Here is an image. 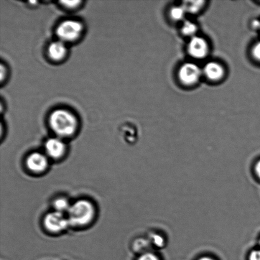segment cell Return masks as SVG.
Returning <instances> with one entry per match:
<instances>
[{
    "label": "cell",
    "instance_id": "cell-1",
    "mask_svg": "<svg viewBox=\"0 0 260 260\" xmlns=\"http://www.w3.org/2000/svg\"><path fill=\"white\" fill-rule=\"evenodd\" d=\"M51 128L60 137H70L78 129V121L75 114L65 109H57L50 116Z\"/></svg>",
    "mask_w": 260,
    "mask_h": 260
},
{
    "label": "cell",
    "instance_id": "cell-2",
    "mask_svg": "<svg viewBox=\"0 0 260 260\" xmlns=\"http://www.w3.org/2000/svg\"><path fill=\"white\" fill-rule=\"evenodd\" d=\"M94 215L95 208L93 204L87 200H82L76 201L71 206L67 216L70 225L80 226L90 223Z\"/></svg>",
    "mask_w": 260,
    "mask_h": 260
},
{
    "label": "cell",
    "instance_id": "cell-3",
    "mask_svg": "<svg viewBox=\"0 0 260 260\" xmlns=\"http://www.w3.org/2000/svg\"><path fill=\"white\" fill-rule=\"evenodd\" d=\"M83 30V25L80 22L68 20L58 25L56 32L61 42L70 43L78 40L82 35Z\"/></svg>",
    "mask_w": 260,
    "mask_h": 260
},
{
    "label": "cell",
    "instance_id": "cell-4",
    "mask_svg": "<svg viewBox=\"0 0 260 260\" xmlns=\"http://www.w3.org/2000/svg\"><path fill=\"white\" fill-rule=\"evenodd\" d=\"M202 71L198 65L193 63H185L178 71V78L181 82L187 86L196 85L200 80Z\"/></svg>",
    "mask_w": 260,
    "mask_h": 260
},
{
    "label": "cell",
    "instance_id": "cell-5",
    "mask_svg": "<svg viewBox=\"0 0 260 260\" xmlns=\"http://www.w3.org/2000/svg\"><path fill=\"white\" fill-rule=\"evenodd\" d=\"M44 225L48 231L57 233L65 230L70 224L68 216H66L63 213L55 211L47 214L45 216Z\"/></svg>",
    "mask_w": 260,
    "mask_h": 260
},
{
    "label": "cell",
    "instance_id": "cell-6",
    "mask_svg": "<svg viewBox=\"0 0 260 260\" xmlns=\"http://www.w3.org/2000/svg\"><path fill=\"white\" fill-rule=\"evenodd\" d=\"M188 52L193 58L202 59L209 53V45L205 38L196 36L190 38L188 44Z\"/></svg>",
    "mask_w": 260,
    "mask_h": 260
},
{
    "label": "cell",
    "instance_id": "cell-7",
    "mask_svg": "<svg viewBox=\"0 0 260 260\" xmlns=\"http://www.w3.org/2000/svg\"><path fill=\"white\" fill-rule=\"evenodd\" d=\"M26 165L32 172L40 173L45 172L48 167V158L40 152H34L27 157Z\"/></svg>",
    "mask_w": 260,
    "mask_h": 260
},
{
    "label": "cell",
    "instance_id": "cell-8",
    "mask_svg": "<svg viewBox=\"0 0 260 260\" xmlns=\"http://www.w3.org/2000/svg\"><path fill=\"white\" fill-rule=\"evenodd\" d=\"M45 148L48 156L53 159H58L63 156L66 150L65 143L58 138L48 139L45 143Z\"/></svg>",
    "mask_w": 260,
    "mask_h": 260
},
{
    "label": "cell",
    "instance_id": "cell-9",
    "mask_svg": "<svg viewBox=\"0 0 260 260\" xmlns=\"http://www.w3.org/2000/svg\"><path fill=\"white\" fill-rule=\"evenodd\" d=\"M203 72L209 80L212 81H220L225 75V70L223 66L216 62L206 63Z\"/></svg>",
    "mask_w": 260,
    "mask_h": 260
},
{
    "label": "cell",
    "instance_id": "cell-10",
    "mask_svg": "<svg viewBox=\"0 0 260 260\" xmlns=\"http://www.w3.org/2000/svg\"><path fill=\"white\" fill-rule=\"evenodd\" d=\"M68 49L65 43L58 41L50 44L48 48V54L51 60L55 62L64 59L67 55Z\"/></svg>",
    "mask_w": 260,
    "mask_h": 260
},
{
    "label": "cell",
    "instance_id": "cell-11",
    "mask_svg": "<svg viewBox=\"0 0 260 260\" xmlns=\"http://www.w3.org/2000/svg\"><path fill=\"white\" fill-rule=\"evenodd\" d=\"M205 2L203 1H187L183 3L182 6L186 12L194 14L203 9Z\"/></svg>",
    "mask_w": 260,
    "mask_h": 260
},
{
    "label": "cell",
    "instance_id": "cell-12",
    "mask_svg": "<svg viewBox=\"0 0 260 260\" xmlns=\"http://www.w3.org/2000/svg\"><path fill=\"white\" fill-rule=\"evenodd\" d=\"M198 27L197 25L190 20H185L183 22L181 30L182 34L188 37H194L197 33Z\"/></svg>",
    "mask_w": 260,
    "mask_h": 260
},
{
    "label": "cell",
    "instance_id": "cell-13",
    "mask_svg": "<svg viewBox=\"0 0 260 260\" xmlns=\"http://www.w3.org/2000/svg\"><path fill=\"white\" fill-rule=\"evenodd\" d=\"M71 206V205H70L68 200L63 198H58L53 202V206H54L55 211L63 214L68 212Z\"/></svg>",
    "mask_w": 260,
    "mask_h": 260
},
{
    "label": "cell",
    "instance_id": "cell-14",
    "mask_svg": "<svg viewBox=\"0 0 260 260\" xmlns=\"http://www.w3.org/2000/svg\"><path fill=\"white\" fill-rule=\"evenodd\" d=\"M186 14L187 12L182 5L172 8L170 13V17L175 21H180L184 19Z\"/></svg>",
    "mask_w": 260,
    "mask_h": 260
},
{
    "label": "cell",
    "instance_id": "cell-15",
    "mask_svg": "<svg viewBox=\"0 0 260 260\" xmlns=\"http://www.w3.org/2000/svg\"><path fill=\"white\" fill-rule=\"evenodd\" d=\"M81 3V2L80 1H63L61 2L60 4H62L63 6L68 8V9H73L77 7Z\"/></svg>",
    "mask_w": 260,
    "mask_h": 260
},
{
    "label": "cell",
    "instance_id": "cell-16",
    "mask_svg": "<svg viewBox=\"0 0 260 260\" xmlns=\"http://www.w3.org/2000/svg\"><path fill=\"white\" fill-rule=\"evenodd\" d=\"M252 53L254 58L260 62V42L254 45Z\"/></svg>",
    "mask_w": 260,
    "mask_h": 260
},
{
    "label": "cell",
    "instance_id": "cell-17",
    "mask_svg": "<svg viewBox=\"0 0 260 260\" xmlns=\"http://www.w3.org/2000/svg\"><path fill=\"white\" fill-rule=\"evenodd\" d=\"M138 260H159L157 258L156 256L151 253H146L143 254L140 257Z\"/></svg>",
    "mask_w": 260,
    "mask_h": 260
},
{
    "label": "cell",
    "instance_id": "cell-18",
    "mask_svg": "<svg viewBox=\"0 0 260 260\" xmlns=\"http://www.w3.org/2000/svg\"><path fill=\"white\" fill-rule=\"evenodd\" d=\"M249 260H260V250L252 251L249 256Z\"/></svg>",
    "mask_w": 260,
    "mask_h": 260
},
{
    "label": "cell",
    "instance_id": "cell-19",
    "mask_svg": "<svg viewBox=\"0 0 260 260\" xmlns=\"http://www.w3.org/2000/svg\"><path fill=\"white\" fill-rule=\"evenodd\" d=\"M255 172L257 175H258V177L260 178V160L256 163L255 166Z\"/></svg>",
    "mask_w": 260,
    "mask_h": 260
},
{
    "label": "cell",
    "instance_id": "cell-20",
    "mask_svg": "<svg viewBox=\"0 0 260 260\" xmlns=\"http://www.w3.org/2000/svg\"><path fill=\"white\" fill-rule=\"evenodd\" d=\"M200 260H213L208 257H204V258H201Z\"/></svg>",
    "mask_w": 260,
    "mask_h": 260
},
{
    "label": "cell",
    "instance_id": "cell-21",
    "mask_svg": "<svg viewBox=\"0 0 260 260\" xmlns=\"http://www.w3.org/2000/svg\"></svg>",
    "mask_w": 260,
    "mask_h": 260
}]
</instances>
